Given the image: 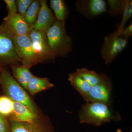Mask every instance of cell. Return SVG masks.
<instances>
[{
    "mask_svg": "<svg viewBox=\"0 0 132 132\" xmlns=\"http://www.w3.org/2000/svg\"><path fill=\"white\" fill-rule=\"evenodd\" d=\"M107 1L109 6V9L108 12L110 16H116L122 14L125 0H108Z\"/></svg>",
    "mask_w": 132,
    "mask_h": 132,
    "instance_id": "22",
    "label": "cell"
},
{
    "mask_svg": "<svg viewBox=\"0 0 132 132\" xmlns=\"http://www.w3.org/2000/svg\"><path fill=\"white\" fill-rule=\"evenodd\" d=\"M68 80L72 86L80 94L82 98L89 92L91 86L76 72L69 74Z\"/></svg>",
    "mask_w": 132,
    "mask_h": 132,
    "instance_id": "17",
    "label": "cell"
},
{
    "mask_svg": "<svg viewBox=\"0 0 132 132\" xmlns=\"http://www.w3.org/2000/svg\"><path fill=\"white\" fill-rule=\"evenodd\" d=\"M40 7L35 23L31 27V29L46 33L48 30L56 21V19L45 0L39 1Z\"/></svg>",
    "mask_w": 132,
    "mask_h": 132,
    "instance_id": "10",
    "label": "cell"
},
{
    "mask_svg": "<svg viewBox=\"0 0 132 132\" xmlns=\"http://www.w3.org/2000/svg\"><path fill=\"white\" fill-rule=\"evenodd\" d=\"M76 72L91 86L97 85L101 82L105 75L103 73H98L95 71L84 68L77 69Z\"/></svg>",
    "mask_w": 132,
    "mask_h": 132,
    "instance_id": "16",
    "label": "cell"
},
{
    "mask_svg": "<svg viewBox=\"0 0 132 132\" xmlns=\"http://www.w3.org/2000/svg\"><path fill=\"white\" fill-rule=\"evenodd\" d=\"M29 36L39 63L54 61L56 56L48 45L46 33L31 29Z\"/></svg>",
    "mask_w": 132,
    "mask_h": 132,
    "instance_id": "7",
    "label": "cell"
},
{
    "mask_svg": "<svg viewBox=\"0 0 132 132\" xmlns=\"http://www.w3.org/2000/svg\"><path fill=\"white\" fill-rule=\"evenodd\" d=\"M46 34L48 45L56 57H67L72 51V40L67 34L65 21L56 20Z\"/></svg>",
    "mask_w": 132,
    "mask_h": 132,
    "instance_id": "2",
    "label": "cell"
},
{
    "mask_svg": "<svg viewBox=\"0 0 132 132\" xmlns=\"http://www.w3.org/2000/svg\"><path fill=\"white\" fill-rule=\"evenodd\" d=\"M0 132H10V126L5 117L0 115Z\"/></svg>",
    "mask_w": 132,
    "mask_h": 132,
    "instance_id": "24",
    "label": "cell"
},
{
    "mask_svg": "<svg viewBox=\"0 0 132 132\" xmlns=\"http://www.w3.org/2000/svg\"><path fill=\"white\" fill-rule=\"evenodd\" d=\"M40 7L39 1H33L23 16L25 20L30 27L35 23Z\"/></svg>",
    "mask_w": 132,
    "mask_h": 132,
    "instance_id": "19",
    "label": "cell"
},
{
    "mask_svg": "<svg viewBox=\"0 0 132 132\" xmlns=\"http://www.w3.org/2000/svg\"><path fill=\"white\" fill-rule=\"evenodd\" d=\"M129 37L119 36L114 32L105 36L101 54L105 64H111L127 46Z\"/></svg>",
    "mask_w": 132,
    "mask_h": 132,
    "instance_id": "5",
    "label": "cell"
},
{
    "mask_svg": "<svg viewBox=\"0 0 132 132\" xmlns=\"http://www.w3.org/2000/svg\"><path fill=\"white\" fill-rule=\"evenodd\" d=\"M112 90V81L105 74L101 82L91 86L89 92L83 98L86 103L99 102L109 105Z\"/></svg>",
    "mask_w": 132,
    "mask_h": 132,
    "instance_id": "8",
    "label": "cell"
},
{
    "mask_svg": "<svg viewBox=\"0 0 132 132\" xmlns=\"http://www.w3.org/2000/svg\"><path fill=\"white\" fill-rule=\"evenodd\" d=\"M75 7L80 14L90 19L107 12L106 3L104 0H78Z\"/></svg>",
    "mask_w": 132,
    "mask_h": 132,
    "instance_id": "9",
    "label": "cell"
},
{
    "mask_svg": "<svg viewBox=\"0 0 132 132\" xmlns=\"http://www.w3.org/2000/svg\"><path fill=\"white\" fill-rule=\"evenodd\" d=\"M14 36L3 23L0 25V67L21 62L15 50Z\"/></svg>",
    "mask_w": 132,
    "mask_h": 132,
    "instance_id": "4",
    "label": "cell"
},
{
    "mask_svg": "<svg viewBox=\"0 0 132 132\" xmlns=\"http://www.w3.org/2000/svg\"><path fill=\"white\" fill-rule=\"evenodd\" d=\"M13 101L7 96H0V115L4 117L12 115Z\"/></svg>",
    "mask_w": 132,
    "mask_h": 132,
    "instance_id": "20",
    "label": "cell"
},
{
    "mask_svg": "<svg viewBox=\"0 0 132 132\" xmlns=\"http://www.w3.org/2000/svg\"><path fill=\"white\" fill-rule=\"evenodd\" d=\"M10 132H54L51 127L37 120L33 123L19 122L11 119Z\"/></svg>",
    "mask_w": 132,
    "mask_h": 132,
    "instance_id": "12",
    "label": "cell"
},
{
    "mask_svg": "<svg viewBox=\"0 0 132 132\" xmlns=\"http://www.w3.org/2000/svg\"><path fill=\"white\" fill-rule=\"evenodd\" d=\"M54 86V85L47 78H39L34 75L29 81L27 90L33 95Z\"/></svg>",
    "mask_w": 132,
    "mask_h": 132,
    "instance_id": "15",
    "label": "cell"
},
{
    "mask_svg": "<svg viewBox=\"0 0 132 132\" xmlns=\"http://www.w3.org/2000/svg\"><path fill=\"white\" fill-rule=\"evenodd\" d=\"M7 7L8 13H17L16 3L14 0H5L4 1Z\"/></svg>",
    "mask_w": 132,
    "mask_h": 132,
    "instance_id": "25",
    "label": "cell"
},
{
    "mask_svg": "<svg viewBox=\"0 0 132 132\" xmlns=\"http://www.w3.org/2000/svg\"><path fill=\"white\" fill-rule=\"evenodd\" d=\"M3 23L14 35H29L31 27L21 15L8 13L3 19Z\"/></svg>",
    "mask_w": 132,
    "mask_h": 132,
    "instance_id": "11",
    "label": "cell"
},
{
    "mask_svg": "<svg viewBox=\"0 0 132 132\" xmlns=\"http://www.w3.org/2000/svg\"><path fill=\"white\" fill-rule=\"evenodd\" d=\"M0 84L7 96L13 101L23 104L37 114L35 105L24 88L3 67H0Z\"/></svg>",
    "mask_w": 132,
    "mask_h": 132,
    "instance_id": "3",
    "label": "cell"
},
{
    "mask_svg": "<svg viewBox=\"0 0 132 132\" xmlns=\"http://www.w3.org/2000/svg\"><path fill=\"white\" fill-rule=\"evenodd\" d=\"M122 20L118 27L115 32L120 33L125 27V25L131 17L132 15V1L125 0V7L123 10Z\"/></svg>",
    "mask_w": 132,
    "mask_h": 132,
    "instance_id": "21",
    "label": "cell"
},
{
    "mask_svg": "<svg viewBox=\"0 0 132 132\" xmlns=\"http://www.w3.org/2000/svg\"><path fill=\"white\" fill-rule=\"evenodd\" d=\"M14 78L20 85L27 90L29 81L34 76L29 68L23 65L18 64L11 65Z\"/></svg>",
    "mask_w": 132,
    "mask_h": 132,
    "instance_id": "14",
    "label": "cell"
},
{
    "mask_svg": "<svg viewBox=\"0 0 132 132\" xmlns=\"http://www.w3.org/2000/svg\"><path fill=\"white\" fill-rule=\"evenodd\" d=\"M32 1V0H17L16 3L18 13L24 16Z\"/></svg>",
    "mask_w": 132,
    "mask_h": 132,
    "instance_id": "23",
    "label": "cell"
},
{
    "mask_svg": "<svg viewBox=\"0 0 132 132\" xmlns=\"http://www.w3.org/2000/svg\"><path fill=\"white\" fill-rule=\"evenodd\" d=\"M13 42L22 65L30 69L39 63L29 35H14Z\"/></svg>",
    "mask_w": 132,
    "mask_h": 132,
    "instance_id": "6",
    "label": "cell"
},
{
    "mask_svg": "<svg viewBox=\"0 0 132 132\" xmlns=\"http://www.w3.org/2000/svg\"><path fill=\"white\" fill-rule=\"evenodd\" d=\"M116 132H122V130L120 129H117V130H116Z\"/></svg>",
    "mask_w": 132,
    "mask_h": 132,
    "instance_id": "27",
    "label": "cell"
},
{
    "mask_svg": "<svg viewBox=\"0 0 132 132\" xmlns=\"http://www.w3.org/2000/svg\"><path fill=\"white\" fill-rule=\"evenodd\" d=\"M11 119L19 122L33 123L38 120V116L30 109L19 102L13 101Z\"/></svg>",
    "mask_w": 132,
    "mask_h": 132,
    "instance_id": "13",
    "label": "cell"
},
{
    "mask_svg": "<svg viewBox=\"0 0 132 132\" xmlns=\"http://www.w3.org/2000/svg\"><path fill=\"white\" fill-rule=\"evenodd\" d=\"M50 6L54 12L56 20L65 21L69 14L68 7L64 0H51Z\"/></svg>",
    "mask_w": 132,
    "mask_h": 132,
    "instance_id": "18",
    "label": "cell"
},
{
    "mask_svg": "<svg viewBox=\"0 0 132 132\" xmlns=\"http://www.w3.org/2000/svg\"><path fill=\"white\" fill-rule=\"evenodd\" d=\"M119 36H127L129 37L132 35V24L131 23L128 27L123 29V30L119 34L116 33Z\"/></svg>",
    "mask_w": 132,
    "mask_h": 132,
    "instance_id": "26",
    "label": "cell"
},
{
    "mask_svg": "<svg viewBox=\"0 0 132 132\" xmlns=\"http://www.w3.org/2000/svg\"><path fill=\"white\" fill-rule=\"evenodd\" d=\"M79 117L81 123L99 127L111 121L119 120L120 116L113 113L109 105L99 102H89L81 106Z\"/></svg>",
    "mask_w": 132,
    "mask_h": 132,
    "instance_id": "1",
    "label": "cell"
}]
</instances>
